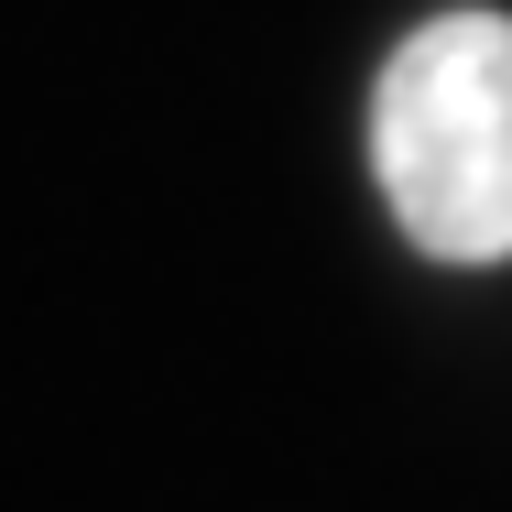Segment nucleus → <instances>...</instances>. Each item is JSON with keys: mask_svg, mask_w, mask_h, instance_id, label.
<instances>
[{"mask_svg": "<svg viewBox=\"0 0 512 512\" xmlns=\"http://www.w3.org/2000/svg\"><path fill=\"white\" fill-rule=\"evenodd\" d=\"M371 175L425 262H512V22L436 11L371 88Z\"/></svg>", "mask_w": 512, "mask_h": 512, "instance_id": "f257e3e1", "label": "nucleus"}]
</instances>
